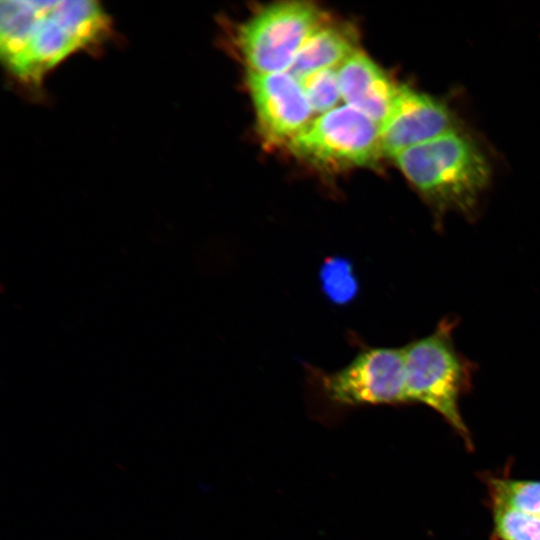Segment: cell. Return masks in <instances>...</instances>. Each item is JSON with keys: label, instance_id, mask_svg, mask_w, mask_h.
Masks as SVG:
<instances>
[{"label": "cell", "instance_id": "cell-10", "mask_svg": "<svg viewBox=\"0 0 540 540\" xmlns=\"http://www.w3.org/2000/svg\"><path fill=\"white\" fill-rule=\"evenodd\" d=\"M357 50L353 29L327 19L308 38L287 72L300 80L313 72L339 67Z\"/></svg>", "mask_w": 540, "mask_h": 540}, {"label": "cell", "instance_id": "cell-11", "mask_svg": "<svg viewBox=\"0 0 540 540\" xmlns=\"http://www.w3.org/2000/svg\"><path fill=\"white\" fill-rule=\"evenodd\" d=\"M488 490L493 505H503L540 518V481L489 478Z\"/></svg>", "mask_w": 540, "mask_h": 540}, {"label": "cell", "instance_id": "cell-4", "mask_svg": "<svg viewBox=\"0 0 540 540\" xmlns=\"http://www.w3.org/2000/svg\"><path fill=\"white\" fill-rule=\"evenodd\" d=\"M327 16L306 1H285L266 6L244 22L237 42L248 71L261 74L287 72L297 54Z\"/></svg>", "mask_w": 540, "mask_h": 540}, {"label": "cell", "instance_id": "cell-14", "mask_svg": "<svg viewBox=\"0 0 540 540\" xmlns=\"http://www.w3.org/2000/svg\"><path fill=\"white\" fill-rule=\"evenodd\" d=\"M322 280L327 295L335 302L344 303L357 290L351 265L343 259L329 260L322 268Z\"/></svg>", "mask_w": 540, "mask_h": 540}, {"label": "cell", "instance_id": "cell-5", "mask_svg": "<svg viewBox=\"0 0 540 540\" xmlns=\"http://www.w3.org/2000/svg\"><path fill=\"white\" fill-rule=\"evenodd\" d=\"M381 129L364 113L343 105L314 119L288 147L326 169L367 166L383 157Z\"/></svg>", "mask_w": 540, "mask_h": 540}, {"label": "cell", "instance_id": "cell-7", "mask_svg": "<svg viewBox=\"0 0 540 540\" xmlns=\"http://www.w3.org/2000/svg\"><path fill=\"white\" fill-rule=\"evenodd\" d=\"M247 86L258 129L271 145H289L313 121V110L299 80L289 72L248 71Z\"/></svg>", "mask_w": 540, "mask_h": 540}, {"label": "cell", "instance_id": "cell-12", "mask_svg": "<svg viewBox=\"0 0 540 540\" xmlns=\"http://www.w3.org/2000/svg\"><path fill=\"white\" fill-rule=\"evenodd\" d=\"M299 82L313 112L327 113L336 108L341 99L338 67L313 72Z\"/></svg>", "mask_w": 540, "mask_h": 540}, {"label": "cell", "instance_id": "cell-2", "mask_svg": "<svg viewBox=\"0 0 540 540\" xmlns=\"http://www.w3.org/2000/svg\"><path fill=\"white\" fill-rule=\"evenodd\" d=\"M393 158L438 212L454 210L471 215L490 178L485 156L456 130L405 149Z\"/></svg>", "mask_w": 540, "mask_h": 540}, {"label": "cell", "instance_id": "cell-3", "mask_svg": "<svg viewBox=\"0 0 540 540\" xmlns=\"http://www.w3.org/2000/svg\"><path fill=\"white\" fill-rule=\"evenodd\" d=\"M454 327L443 319L433 333L403 347L406 398L437 411L470 447L459 400L471 386L472 363L456 349Z\"/></svg>", "mask_w": 540, "mask_h": 540}, {"label": "cell", "instance_id": "cell-6", "mask_svg": "<svg viewBox=\"0 0 540 540\" xmlns=\"http://www.w3.org/2000/svg\"><path fill=\"white\" fill-rule=\"evenodd\" d=\"M330 399L346 405L407 402L403 348H370L323 379Z\"/></svg>", "mask_w": 540, "mask_h": 540}, {"label": "cell", "instance_id": "cell-1", "mask_svg": "<svg viewBox=\"0 0 540 540\" xmlns=\"http://www.w3.org/2000/svg\"><path fill=\"white\" fill-rule=\"evenodd\" d=\"M109 26L95 1H2L1 58L15 77L36 83L66 57L102 40Z\"/></svg>", "mask_w": 540, "mask_h": 540}, {"label": "cell", "instance_id": "cell-8", "mask_svg": "<svg viewBox=\"0 0 540 540\" xmlns=\"http://www.w3.org/2000/svg\"><path fill=\"white\" fill-rule=\"evenodd\" d=\"M455 130L447 106L407 86H399L393 112L381 129L383 156L398 153Z\"/></svg>", "mask_w": 540, "mask_h": 540}, {"label": "cell", "instance_id": "cell-13", "mask_svg": "<svg viewBox=\"0 0 540 540\" xmlns=\"http://www.w3.org/2000/svg\"><path fill=\"white\" fill-rule=\"evenodd\" d=\"M493 522L501 540H540V518L533 514L493 505Z\"/></svg>", "mask_w": 540, "mask_h": 540}, {"label": "cell", "instance_id": "cell-9", "mask_svg": "<svg viewBox=\"0 0 540 540\" xmlns=\"http://www.w3.org/2000/svg\"><path fill=\"white\" fill-rule=\"evenodd\" d=\"M341 98L381 127L390 118L399 92L386 73L357 50L338 67Z\"/></svg>", "mask_w": 540, "mask_h": 540}]
</instances>
